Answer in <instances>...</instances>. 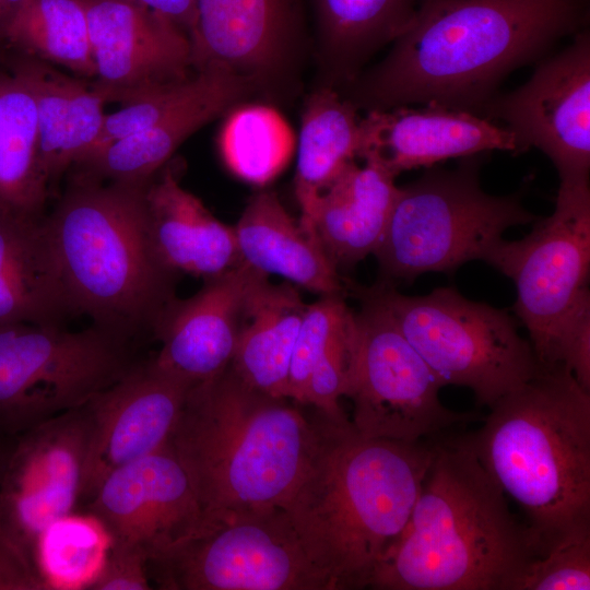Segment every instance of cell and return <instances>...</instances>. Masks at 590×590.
Returning a JSON list of instances; mask_svg holds the SVG:
<instances>
[{
    "label": "cell",
    "mask_w": 590,
    "mask_h": 590,
    "mask_svg": "<svg viewBox=\"0 0 590 590\" xmlns=\"http://www.w3.org/2000/svg\"><path fill=\"white\" fill-rule=\"evenodd\" d=\"M589 0H422L387 56L343 86L357 109L435 105L481 115L502 80L587 28Z\"/></svg>",
    "instance_id": "cell-1"
},
{
    "label": "cell",
    "mask_w": 590,
    "mask_h": 590,
    "mask_svg": "<svg viewBox=\"0 0 590 590\" xmlns=\"http://www.w3.org/2000/svg\"><path fill=\"white\" fill-rule=\"evenodd\" d=\"M314 418L316 448L286 510L331 590L367 588L409 521L433 438H370L349 420Z\"/></svg>",
    "instance_id": "cell-2"
},
{
    "label": "cell",
    "mask_w": 590,
    "mask_h": 590,
    "mask_svg": "<svg viewBox=\"0 0 590 590\" xmlns=\"http://www.w3.org/2000/svg\"><path fill=\"white\" fill-rule=\"evenodd\" d=\"M434 437L409 521L369 588L515 590L535 554L529 532L465 436Z\"/></svg>",
    "instance_id": "cell-3"
},
{
    "label": "cell",
    "mask_w": 590,
    "mask_h": 590,
    "mask_svg": "<svg viewBox=\"0 0 590 590\" xmlns=\"http://www.w3.org/2000/svg\"><path fill=\"white\" fill-rule=\"evenodd\" d=\"M464 436L522 511L536 558L590 531V392L565 366H542Z\"/></svg>",
    "instance_id": "cell-4"
},
{
    "label": "cell",
    "mask_w": 590,
    "mask_h": 590,
    "mask_svg": "<svg viewBox=\"0 0 590 590\" xmlns=\"http://www.w3.org/2000/svg\"><path fill=\"white\" fill-rule=\"evenodd\" d=\"M229 366L192 386L168 438L204 515L287 507L317 444L315 418Z\"/></svg>",
    "instance_id": "cell-5"
},
{
    "label": "cell",
    "mask_w": 590,
    "mask_h": 590,
    "mask_svg": "<svg viewBox=\"0 0 590 590\" xmlns=\"http://www.w3.org/2000/svg\"><path fill=\"white\" fill-rule=\"evenodd\" d=\"M149 181L105 185L75 173L45 216L72 314L126 343L151 331L174 297L175 274L160 263L148 235Z\"/></svg>",
    "instance_id": "cell-6"
},
{
    "label": "cell",
    "mask_w": 590,
    "mask_h": 590,
    "mask_svg": "<svg viewBox=\"0 0 590 590\" xmlns=\"http://www.w3.org/2000/svg\"><path fill=\"white\" fill-rule=\"evenodd\" d=\"M481 162L479 154L463 157L453 169L428 167L399 187L373 253L387 278L411 281L484 261L505 231L539 217L524 206L521 193H487L481 186Z\"/></svg>",
    "instance_id": "cell-7"
},
{
    "label": "cell",
    "mask_w": 590,
    "mask_h": 590,
    "mask_svg": "<svg viewBox=\"0 0 590 590\" xmlns=\"http://www.w3.org/2000/svg\"><path fill=\"white\" fill-rule=\"evenodd\" d=\"M365 293L388 310L444 386L469 388L480 405L491 409L542 368L506 310L453 287L410 296L381 284Z\"/></svg>",
    "instance_id": "cell-8"
},
{
    "label": "cell",
    "mask_w": 590,
    "mask_h": 590,
    "mask_svg": "<svg viewBox=\"0 0 590 590\" xmlns=\"http://www.w3.org/2000/svg\"><path fill=\"white\" fill-rule=\"evenodd\" d=\"M148 570L166 590H331L282 507L204 515Z\"/></svg>",
    "instance_id": "cell-9"
},
{
    "label": "cell",
    "mask_w": 590,
    "mask_h": 590,
    "mask_svg": "<svg viewBox=\"0 0 590 590\" xmlns=\"http://www.w3.org/2000/svg\"><path fill=\"white\" fill-rule=\"evenodd\" d=\"M133 363L128 343L94 324H0V428L26 432L81 408Z\"/></svg>",
    "instance_id": "cell-10"
},
{
    "label": "cell",
    "mask_w": 590,
    "mask_h": 590,
    "mask_svg": "<svg viewBox=\"0 0 590 590\" xmlns=\"http://www.w3.org/2000/svg\"><path fill=\"white\" fill-rule=\"evenodd\" d=\"M362 295L344 394L353 401L355 430L370 438L417 442L474 421V413L441 403V380L388 310L365 292Z\"/></svg>",
    "instance_id": "cell-11"
},
{
    "label": "cell",
    "mask_w": 590,
    "mask_h": 590,
    "mask_svg": "<svg viewBox=\"0 0 590 590\" xmlns=\"http://www.w3.org/2000/svg\"><path fill=\"white\" fill-rule=\"evenodd\" d=\"M518 240H499L484 261L516 287L514 311L542 366L553 365L563 320L589 291V179L559 181L555 209Z\"/></svg>",
    "instance_id": "cell-12"
},
{
    "label": "cell",
    "mask_w": 590,
    "mask_h": 590,
    "mask_svg": "<svg viewBox=\"0 0 590 590\" xmlns=\"http://www.w3.org/2000/svg\"><path fill=\"white\" fill-rule=\"evenodd\" d=\"M574 36L524 84L496 94L482 110L512 133L518 154L530 148L544 153L559 181L589 179L590 169V32Z\"/></svg>",
    "instance_id": "cell-13"
},
{
    "label": "cell",
    "mask_w": 590,
    "mask_h": 590,
    "mask_svg": "<svg viewBox=\"0 0 590 590\" xmlns=\"http://www.w3.org/2000/svg\"><path fill=\"white\" fill-rule=\"evenodd\" d=\"M82 406L24 432L2 470L0 535L33 568L39 533L54 520L73 512L82 498L88 441Z\"/></svg>",
    "instance_id": "cell-14"
},
{
    "label": "cell",
    "mask_w": 590,
    "mask_h": 590,
    "mask_svg": "<svg viewBox=\"0 0 590 590\" xmlns=\"http://www.w3.org/2000/svg\"><path fill=\"white\" fill-rule=\"evenodd\" d=\"M305 2L197 0L192 68L225 69L269 93L292 74L304 47Z\"/></svg>",
    "instance_id": "cell-15"
},
{
    "label": "cell",
    "mask_w": 590,
    "mask_h": 590,
    "mask_svg": "<svg viewBox=\"0 0 590 590\" xmlns=\"http://www.w3.org/2000/svg\"><path fill=\"white\" fill-rule=\"evenodd\" d=\"M90 512L114 543L139 547L148 562L203 522L189 475L168 441L108 473L90 498Z\"/></svg>",
    "instance_id": "cell-16"
},
{
    "label": "cell",
    "mask_w": 590,
    "mask_h": 590,
    "mask_svg": "<svg viewBox=\"0 0 590 590\" xmlns=\"http://www.w3.org/2000/svg\"><path fill=\"white\" fill-rule=\"evenodd\" d=\"M191 387L149 359L133 363L82 406L88 423L82 498L90 499L113 470L168 441Z\"/></svg>",
    "instance_id": "cell-17"
},
{
    "label": "cell",
    "mask_w": 590,
    "mask_h": 590,
    "mask_svg": "<svg viewBox=\"0 0 590 590\" xmlns=\"http://www.w3.org/2000/svg\"><path fill=\"white\" fill-rule=\"evenodd\" d=\"M96 69L92 87L121 106L188 78V35L166 16L120 0H82Z\"/></svg>",
    "instance_id": "cell-18"
},
{
    "label": "cell",
    "mask_w": 590,
    "mask_h": 590,
    "mask_svg": "<svg viewBox=\"0 0 590 590\" xmlns=\"http://www.w3.org/2000/svg\"><path fill=\"white\" fill-rule=\"evenodd\" d=\"M267 278L240 262L205 279L193 296H174L151 330L161 343L153 364L191 386L221 374L233 359L250 298Z\"/></svg>",
    "instance_id": "cell-19"
},
{
    "label": "cell",
    "mask_w": 590,
    "mask_h": 590,
    "mask_svg": "<svg viewBox=\"0 0 590 590\" xmlns=\"http://www.w3.org/2000/svg\"><path fill=\"white\" fill-rule=\"evenodd\" d=\"M366 111L359 119L357 157L375 160L398 176L491 151L517 153L512 133L481 115L435 105Z\"/></svg>",
    "instance_id": "cell-20"
},
{
    "label": "cell",
    "mask_w": 590,
    "mask_h": 590,
    "mask_svg": "<svg viewBox=\"0 0 590 590\" xmlns=\"http://www.w3.org/2000/svg\"><path fill=\"white\" fill-rule=\"evenodd\" d=\"M169 162L148 182L144 196L148 235L157 260L173 274L204 280L231 270L241 262L234 226L182 188Z\"/></svg>",
    "instance_id": "cell-21"
},
{
    "label": "cell",
    "mask_w": 590,
    "mask_h": 590,
    "mask_svg": "<svg viewBox=\"0 0 590 590\" xmlns=\"http://www.w3.org/2000/svg\"><path fill=\"white\" fill-rule=\"evenodd\" d=\"M351 162L318 198L309 222L339 270L373 255L387 227L399 186L396 175L375 160Z\"/></svg>",
    "instance_id": "cell-22"
},
{
    "label": "cell",
    "mask_w": 590,
    "mask_h": 590,
    "mask_svg": "<svg viewBox=\"0 0 590 590\" xmlns=\"http://www.w3.org/2000/svg\"><path fill=\"white\" fill-rule=\"evenodd\" d=\"M234 229L241 262L320 296L342 295L339 270L317 236L286 211L273 191L253 194Z\"/></svg>",
    "instance_id": "cell-23"
},
{
    "label": "cell",
    "mask_w": 590,
    "mask_h": 590,
    "mask_svg": "<svg viewBox=\"0 0 590 590\" xmlns=\"http://www.w3.org/2000/svg\"><path fill=\"white\" fill-rule=\"evenodd\" d=\"M256 92L245 78L227 73L213 88L143 131L119 139L74 165L92 178L149 181L179 145L213 119L243 104Z\"/></svg>",
    "instance_id": "cell-24"
},
{
    "label": "cell",
    "mask_w": 590,
    "mask_h": 590,
    "mask_svg": "<svg viewBox=\"0 0 590 590\" xmlns=\"http://www.w3.org/2000/svg\"><path fill=\"white\" fill-rule=\"evenodd\" d=\"M70 315L45 215L0 210V324L62 326Z\"/></svg>",
    "instance_id": "cell-25"
},
{
    "label": "cell",
    "mask_w": 590,
    "mask_h": 590,
    "mask_svg": "<svg viewBox=\"0 0 590 590\" xmlns=\"http://www.w3.org/2000/svg\"><path fill=\"white\" fill-rule=\"evenodd\" d=\"M35 98L39 154L49 187L95 146L106 115V98L83 81L27 57L14 69Z\"/></svg>",
    "instance_id": "cell-26"
},
{
    "label": "cell",
    "mask_w": 590,
    "mask_h": 590,
    "mask_svg": "<svg viewBox=\"0 0 590 590\" xmlns=\"http://www.w3.org/2000/svg\"><path fill=\"white\" fill-rule=\"evenodd\" d=\"M324 82L345 86L413 21L422 0H306Z\"/></svg>",
    "instance_id": "cell-27"
},
{
    "label": "cell",
    "mask_w": 590,
    "mask_h": 590,
    "mask_svg": "<svg viewBox=\"0 0 590 590\" xmlns=\"http://www.w3.org/2000/svg\"><path fill=\"white\" fill-rule=\"evenodd\" d=\"M306 307L290 282L272 284L267 278L256 288L229 364L246 384L287 399L292 354Z\"/></svg>",
    "instance_id": "cell-28"
},
{
    "label": "cell",
    "mask_w": 590,
    "mask_h": 590,
    "mask_svg": "<svg viewBox=\"0 0 590 590\" xmlns=\"http://www.w3.org/2000/svg\"><path fill=\"white\" fill-rule=\"evenodd\" d=\"M357 110L328 85H320L305 102L294 181L299 221L308 229L318 198L357 157Z\"/></svg>",
    "instance_id": "cell-29"
},
{
    "label": "cell",
    "mask_w": 590,
    "mask_h": 590,
    "mask_svg": "<svg viewBox=\"0 0 590 590\" xmlns=\"http://www.w3.org/2000/svg\"><path fill=\"white\" fill-rule=\"evenodd\" d=\"M48 193L34 95L16 71L0 73V210L42 217Z\"/></svg>",
    "instance_id": "cell-30"
},
{
    "label": "cell",
    "mask_w": 590,
    "mask_h": 590,
    "mask_svg": "<svg viewBox=\"0 0 590 590\" xmlns=\"http://www.w3.org/2000/svg\"><path fill=\"white\" fill-rule=\"evenodd\" d=\"M3 42L30 58L95 78L82 0H26L8 25Z\"/></svg>",
    "instance_id": "cell-31"
},
{
    "label": "cell",
    "mask_w": 590,
    "mask_h": 590,
    "mask_svg": "<svg viewBox=\"0 0 590 590\" xmlns=\"http://www.w3.org/2000/svg\"><path fill=\"white\" fill-rule=\"evenodd\" d=\"M295 144L284 117L263 104L232 108L219 135L225 166L239 179L256 186L269 184L284 170Z\"/></svg>",
    "instance_id": "cell-32"
},
{
    "label": "cell",
    "mask_w": 590,
    "mask_h": 590,
    "mask_svg": "<svg viewBox=\"0 0 590 590\" xmlns=\"http://www.w3.org/2000/svg\"><path fill=\"white\" fill-rule=\"evenodd\" d=\"M113 540L92 512H70L37 536L33 565L44 590L90 589L97 579Z\"/></svg>",
    "instance_id": "cell-33"
},
{
    "label": "cell",
    "mask_w": 590,
    "mask_h": 590,
    "mask_svg": "<svg viewBox=\"0 0 590 590\" xmlns=\"http://www.w3.org/2000/svg\"><path fill=\"white\" fill-rule=\"evenodd\" d=\"M227 73L231 71L221 68L194 70L184 80L158 86L122 105L118 111L106 115L97 142L88 155L176 113L213 88Z\"/></svg>",
    "instance_id": "cell-34"
},
{
    "label": "cell",
    "mask_w": 590,
    "mask_h": 590,
    "mask_svg": "<svg viewBox=\"0 0 590 590\" xmlns=\"http://www.w3.org/2000/svg\"><path fill=\"white\" fill-rule=\"evenodd\" d=\"M355 312L342 295L320 296L307 305L297 332L287 381V399L302 404L307 378L321 355L354 327Z\"/></svg>",
    "instance_id": "cell-35"
},
{
    "label": "cell",
    "mask_w": 590,
    "mask_h": 590,
    "mask_svg": "<svg viewBox=\"0 0 590 590\" xmlns=\"http://www.w3.org/2000/svg\"><path fill=\"white\" fill-rule=\"evenodd\" d=\"M590 531L578 533L533 559L515 590H589Z\"/></svg>",
    "instance_id": "cell-36"
},
{
    "label": "cell",
    "mask_w": 590,
    "mask_h": 590,
    "mask_svg": "<svg viewBox=\"0 0 590 590\" xmlns=\"http://www.w3.org/2000/svg\"><path fill=\"white\" fill-rule=\"evenodd\" d=\"M356 323L352 330L329 347L312 367L303 393L302 404L314 406L333 421L347 420L340 406L351 366Z\"/></svg>",
    "instance_id": "cell-37"
},
{
    "label": "cell",
    "mask_w": 590,
    "mask_h": 590,
    "mask_svg": "<svg viewBox=\"0 0 590 590\" xmlns=\"http://www.w3.org/2000/svg\"><path fill=\"white\" fill-rule=\"evenodd\" d=\"M565 366L590 392V292L587 291L563 320L558 330L553 365Z\"/></svg>",
    "instance_id": "cell-38"
},
{
    "label": "cell",
    "mask_w": 590,
    "mask_h": 590,
    "mask_svg": "<svg viewBox=\"0 0 590 590\" xmlns=\"http://www.w3.org/2000/svg\"><path fill=\"white\" fill-rule=\"evenodd\" d=\"M148 557L137 546L111 543L104 566L90 589L148 590L151 589Z\"/></svg>",
    "instance_id": "cell-39"
},
{
    "label": "cell",
    "mask_w": 590,
    "mask_h": 590,
    "mask_svg": "<svg viewBox=\"0 0 590 590\" xmlns=\"http://www.w3.org/2000/svg\"><path fill=\"white\" fill-rule=\"evenodd\" d=\"M160 13L190 37L196 22L197 0H120Z\"/></svg>",
    "instance_id": "cell-40"
},
{
    "label": "cell",
    "mask_w": 590,
    "mask_h": 590,
    "mask_svg": "<svg viewBox=\"0 0 590 590\" xmlns=\"http://www.w3.org/2000/svg\"><path fill=\"white\" fill-rule=\"evenodd\" d=\"M26 0H0V42H3L4 33Z\"/></svg>",
    "instance_id": "cell-41"
}]
</instances>
